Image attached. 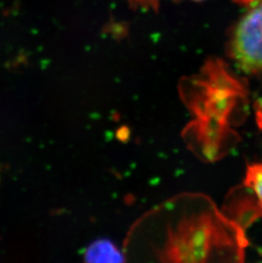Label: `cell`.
Instances as JSON below:
<instances>
[{"label": "cell", "mask_w": 262, "mask_h": 263, "mask_svg": "<svg viewBox=\"0 0 262 263\" xmlns=\"http://www.w3.org/2000/svg\"><path fill=\"white\" fill-rule=\"evenodd\" d=\"M247 246L244 229L203 197L200 209L169 224L164 245L157 256L166 262H240Z\"/></svg>", "instance_id": "obj_1"}, {"label": "cell", "mask_w": 262, "mask_h": 263, "mask_svg": "<svg viewBox=\"0 0 262 263\" xmlns=\"http://www.w3.org/2000/svg\"><path fill=\"white\" fill-rule=\"evenodd\" d=\"M179 95L197 119L227 125L237 121L233 114L239 109L240 100L245 97L239 83L217 60H210L198 73L180 80Z\"/></svg>", "instance_id": "obj_2"}, {"label": "cell", "mask_w": 262, "mask_h": 263, "mask_svg": "<svg viewBox=\"0 0 262 263\" xmlns=\"http://www.w3.org/2000/svg\"><path fill=\"white\" fill-rule=\"evenodd\" d=\"M229 55L244 72H262V0L251 4L235 26Z\"/></svg>", "instance_id": "obj_3"}, {"label": "cell", "mask_w": 262, "mask_h": 263, "mask_svg": "<svg viewBox=\"0 0 262 263\" xmlns=\"http://www.w3.org/2000/svg\"><path fill=\"white\" fill-rule=\"evenodd\" d=\"M181 135L188 148L208 162L221 159L238 139L230 125L197 118L186 124Z\"/></svg>", "instance_id": "obj_4"}, {"label": "cell", "mask_w": 262, "mask_h": 263, "mask_svg": "<svg viewBox=\"0 0 262 263\" xmlns=\"http://www.w3.org/2000/svg\"><path fill=\"white\" fill-rule=\"evenodd\" d=\"M222 213L245 230L262 216V209L257 197L250 191V187L239 186L228 194Z\"/></svg>", "instance_id": "obj_5"}, {"label": "cell", "mask_w": 262, "mask_h": 263, "mask_svg": "<svg viewBox=\"0 0 262 263\" xmlns=\"http://www.w3.org/2000/svg\"><path fill=\"white\" fill-rule=\"evenodd\" d=\"M88 262H123L124 255L111 240L102 238L92 242L84 254Z\"/></svg>", "instance_id": "obj_6"}, {"label": "cell", "mask_w": 262, "mask_h": 263, "mask_svg": "<svg viewBox=\"0 0 262 263\" xmlns=\"http://www.w3.org/2000/svg\"><path fill=\"white\" fill-rule=\"evenodd\" d=\"M245 186L252 189L262 209V164H255L248 166Z\"/></svg>", "instance_id": "obj_7"}, {"label": "cell", "mask_w": 262, "mask_h": 263, "mask_svg": "<svg viewBox=\"0 0 262 263\" xmlns=\"http://www.w3.org/2000/svg\"><path fill=\"white\" fill-rule=\"evenodd\" d=\"M131 7L140 8L143 10L158 11L161 5L165 0H124Z\"/></svg>", "instance_id": "obj_8"}, {"label": "cell", "mask_w": 262, "mask_h": 263, "mask_svg": "<svg viewBox=\"0 0 262 263\" xmlns=\"http://www.w3.org/2000/svg\"><path fill=\"white\" fill-rule=\"evenodd\" d=\"M257 115L258 121L260 123V126L262 127V102H260V106L258 107Z\"/></svg>", "instance_id": "obj_9"}, {"label": "cell", "mask_w": 262, "mask_h": 263, "mask_svg": "<svg viewBox=\"0 0 262 263\" xmlns=\"http://www.w3.org/2000/svg\"><path fill=\"white\" fill-rule=\"evenodd\" d=\"M237 2L242 4V5H250L253 3L256 2L257 0H236Z\"/></svg>", "instance_id": "obj_10"}, {"label": "cell", "mask_w": 262, "mask_h": 263, "mask_svg": "<svg viewBox=\"0 0 262 263\" xmlns=\"http://www.w3.org/2000/svg\"><path fill=\"white\" fill-rule=\"evenodd\" d=\"M193 1H203V0H193Z\"/></svg>", "instance_id": "obj_11"}]
</instances>
